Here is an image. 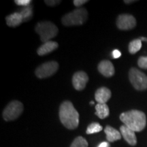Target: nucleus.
<instances>
[{
  "label": "nucleus",
  "mask_w": 147,
  "mask_h": 147,
  "mask_svg": "<svg viewBox=\"0 0 147 147\" xmlns=\"http://www.w3.org/2000/svg\"><path fill=\"white\" fill-rule=\"evenodd\" d=\"M102 126L99 123H92L87 127L86 133L87 134H93L95 133H98L102 130Z\"/></svg>",
  "instance_id": "obj_19"
},
{
  "label": "nucleus",
  "mask_w": 147,
  "mask_h": 147,
  "mask_svg": "<svg viewBox=\"0 0 147 147\" xmlns=\"http://www.w3.org/2000/svg\"><path fill=\"white\" fill-rule=\"evenodd\" d=\"M90 104H92V105H93V104H94L95 103H94V102H93V101H91V102H90Z\"/></svg>",
  "instance_id": "obj_28"
},
{
  "label": "nucleus",
  "mask_w": 147,
  "mask_h": 147,
  "mask_svg": "<svg viewBox=\"0 0 147 147\" xmlns=\"http://www.w3.org/2000/svg\"><path fill=\"white\" fill-rule=\"evenodd\" d=\"M59 69V64L57 61H51L40 65L36 69V76L39 78H45L54 75Z\"/></svg>",
  "instance_id": "obj_7"
},
{
  "label": "nucleus",
  "mask_w": 147,
  "mask_h": 147,
  "mask_svg": "<svg viewBox=\"0 0 147 147\" xmlns=\"http://www.w3.org/2000/svg\"><path fill=\"white\" fill-rule=\"evenodd\" d=\"M19 13L21 14L22 17L23 18V21H27L32 18L33 16V7L32 5L23 7L21 9Z\"/></svg>",
  "instance_id": "obj_18"
},
{
  "label": "nucleus",
  "mask_w": 147,
  "mask_h": 147,
  "mask_svg": "<svg viewBox=\"0 0 147 147\" xmlns=\"http://www.w3.org/2000/svg\"><path fill=\"white\" fill-rule=\"evenodd\" d=\"M88 1L87 0H74V1H73L74 3V5H75V6L76 7H80L81 6V5H84V3H87Z\"/></svg>",
  "instance_id": "obj_24"
},
{
  "label": "nucleus",
  "mask_w": 147,
  "mask_h": 147,
  "mask_svg": "<svg viewBox=\"0 0 147 147\" xmlns=\"http://www.w3.org/2000/svg\"><path fill=\"white\" fill-rule=\"evenodd\" d=\"M88 142L85 138L82 136L76 137L74 140L70 147H88Z\"/></svg>",
  "instance_id": "obj_20"
},
{
  "label": "nucleus",
  "mask_w": 147,
  "mask_h": 147,
  "mask_svg": "<svg viewBox=\"0 0 147 147\" xmlns=\"http://www.w3.org/2000/svg\"><path fill=\"white\" fill-rule=\"evenodd\" d=\"M141 47H142V40L140 39L134 40L129 44V52L131 54H135L140 50Z\"/></svg>",
  "instance_id": "obj_17"
},
{
  "label": "nucleus",
  "mask_w": 147,
  "mask_h": 147,
  "mask_svg": "<svg viewBox=\"0 0 147 147\" xmlns=\"http://www.w3.org/2000/svg\"><path fill=\"white\" fill-rule=\"evenodd\" d=\"M129 79L133 87L138 91L147 89V76L135 67L129 71Z\"/></svg>",
  "instance_id": "obj_5"
},
{
  "label": "nucleus",
  "mask_w": 147,
  "mask_h": 147,
  "mask_svg": "<svg viewBox=\"0 0 147 147\" xmlns=\"http://www.w3.org/2000/svg\"><path fill=\"white\" fill-rule=\"evenodd\" d=\"M109 146H110L109 143L106 142H103L101 143V144H99L97 147H109Z\"/></svg>",
  "instance_id": "obj_26"
},
{
  "label": "nucleus",
  "mask_w": 147,
  "mask_h": 147,
  "mask_svg": "<svg viewBox=\"0 0 147 147\" xmlns=\"http://www.w3.org/2000/svg\"><path fill=\"white\" fill-rule=\"evenodd\" d=\"M88 80H89V77L84 71H77L73 75L72 77L74 87L77 91H82L85 88Z\"/></svg>",
  "instance_id": "obj_9"
},
{
  "label": "nucleus",
  "mask_w": 147,
  "mask_h": 147,
  "mask_svg": "<svg viewBox=\"0 0 147 147\" xmlns=\"http://www.w3.org/2000/svg\"><path fill=\"white\" fill-rule=\"evenodd\" d=\"M121 53L119 50H114L113 52V57L114 59H118L121 57Z\"/></svg>",
  "instance_id": "obj_25"
},
{
  "label": "nucleus",
  "mask_w": 147,
  "mask_h": 147,
  "mask_svg": "<svg viewBox=\"0 0 147 147\" xmlns=\"http://www.w3.org/2000/svg\"><path fill=\"white\" fill-rule=\"evenodd\" d=\"M134 1H124V2L126 3H129L131 2H134Z\"/></svg>",
  "instance_id": "obj_27"
},
{
  "label": "nucleus",
  "mask_w": 147,
  "mask_h": 147,
  "mask_svg": "<svg viewBox=\"0 0 147 147\" xmlns=\"http://www.w3.org/2000/svg\"><path fill=\"white\" fill-rule=\"evenodd\" d=\"M5 21L8 26L12 27H17L24 22L23 18L19 12H14L8 15L5 18Z\"/></svg>",
  "instance_id": "obj_15"
},
{
  "label": "nucleus",
  "mask_w": 147,
  "mask_h": 147,
  "mask_svg": "<svg viewBox=\"0 0 147 147\" xmlns=\"http://www.w3.org/2000/svg\"><path fill=\"white\" fill-rule=\"evenodd\" d=\"M112 93L109 89L105 87L99 88L95 93V101L98 104H106L111 97Z\"/></svg>",
  "instance_id": "obj_12"
},
{
  "label": "nucleus",
  "mask_w": 147,
  "mask_h": 147,
  "mask_svg": "<svg viewBox=\"0 0 147 147\" xmlns=\"http://www.w3.org/2000/svg\"><path fill=\"white\" fill-rule=\"evenodd\" d=\"M35 30L44 43L51 41V39L57 36L59 32L57 27L50 21L40 22L36 25Z\"/></svg>",
  "instance_id": "obj_4"
},
{
  "label": "nucleus",
  "mask_w": 147,
  "mask_h": 147,
  "mask_svg": "<svg viewBox=\"0 0 147 147\" xmlns=\"http://www.w3.org/2000/svg\"><path fill=\"white\" fill-rule=\"evenodd\" d=\"M14 2H15L16 5H20V6L26 7L30 5L32 1L31 0H15Z\"/></svg>",
  "instance_id": "obj_22"
},
{
  "label": "nucleus",
  "mask_w": 147,
  "mask_h": 147,
  "mask_svg": "<svg viewBox=\"0 0 147 147\" xmlns=\"http://www.w3.org/2000/svg\"><path fill=\"white\" fill-rule=\"evenodd\" d=\"M88 12L85 8H77L64 15L61 18L63 25L67 27L82 25L87 20Z\"/></svg>",
  "instance_id": "obj_3"
},
{
  "label": "nucleus",
  "mask_w": 147,
  "mask_h": 147,
  "mask_svg": "<svg viewBox=\"0 0 147 147\" xmlns=\"http://www.w3.org/2000/svg\"><path fill=\"white\" fill-rule=\"evenodd\" d=\"M121 136L123 137L125 140L131 146H135L137 144V138L135 131L131 130L125 125H122L120 127Z\"/></svg>",
  "instance_id": "obj_10"
},
{
  "label": "nucleus",
  "mask_w": 147,
  "mask_h": 147,
  "mask_svg": "<svg viewBox=\"0 0 147 147\" xmlns=\"http://www.w3.org/2000/svg\"><path fill=\"white\" fill-rule=\"evenodd\" d=\"M45 3L49 6H55V5L59 4L61 2V1H58V0H47V1H45Z\"/></svg>",
  "instance_id": "obj_23"
},
{
  "label": "nucleus",
  "mask_w": 147,
  "mask_h": 147,
  "mask_svg": "<svg viewBox=\"0 0 147 147\" xmlns=\"http://www.w3.org/2000/svg\"><path fill=\"white\" fill-rule=\"evenodd\" d=\"M104 132H105L106 139L108 142H113L121 139V134L113 127L107 125L104 129Z\"/></svg>",
  "instance_id": "obj_14"
},
{
  "label": "nucleus",
  "mask_w": 147,
  "mask_h": 147,
  "mask_svg": "<svg viewBox=\"0 0 147 147\" xmlns=\"http://www.w3.org/2000/svg\"><path fill=\"white\" fill-rule=\"evenodd\" d=\"M138 65L140 68L147 69V57H140L138 60Z\"/></svg>",
  "instance_id": "obj_21"
},
{
  "label": "nucleus",
  "mask_w": 147,
  "mask_h": 147,
  "mask_svg": "<svg viewBox=\"0 0 147 147\" xmlns=\"http://www.w3.org/2000/svg\"><path fill=\"white\" fill-rule=\"evenodd\" d=\"M58 47L59 45L57 42L51 40V41L45 42L43 45L40 46L37 50V53L40 56H43V55H47L53 52V51L56 50Z\"/></svg>",
  "instance_id": "obj_13"
},
{
  "label": "nucleus",
  "mask_w": 147,
  "mask_h": 147,
  "mask_svg": "<svg viewBox=\"0 0 147 147\" xmlns=\"http://www.w3.org/2000/svg\"><path fill=\"white\" fill-rule=\"evenodd\" d=\"M120 120L134 131H141L146 125V117L140 110H131L125 112L120 115Z\"/></svg>",
  "instance_id": "obj_2"
},
{
  "label": "nucleus",
  "mask_w": 147,
  "mask_h": 147,
  "mask_svg": "<svg viewBox=\"0 0 147 147\" xmlns=\"http://www.w3.org/2000/svg\"><path fill=\"white\" fill-rule=\"evenodd\" d=\"M95 115L101 119L108 117L110 114V110L106 104H97L95 106Z\"/></svg>",
  "instance_id": "obj_16"
},
{
  "label": "nucleus",
  "mask_w": 147,
  "mask_h": 147,
  "mask_svg": "<svg viewBox=\"0 0 147 147\" xmlns=\"http://www.w3.org/2000/svg\"><path fill=\"white\" fill-rule=\"evenodd\" d=\"M117 26L121 30H130L136 26V20L131 14H120L117 18Z\"/></svg>",
  "instance_id": "obj_8"
},
{
  "label": "nucleus",
  "mask_w": 147,
  "mask_h": 147,
  "mask_svg": "<svg viewBox=\"0 0 147 147\" xmlns=\"http://www.w3.org/2000/svg\"><path fill=\"white\" fill-rule=\"evenodd\" d=\"M59 119L61 123L69 129H75L79 125V114L69 101H65L59 108Z\"/></svg>",
  "instance_id": "obj_1"
},
{
  "label": "nucleus",
  "mask_w": 147,
  "mask_h": 147,
  "mask_svg": "<svg viewBox=\"0 0 147 147\" xmlns=\"http://www.w3.org/2000/svg\"><path fill=\"white\" fill-rule=\"evenodd\" d=\"M23 110V104L21 102L17 100L12 101L3 110V118L6 121L15 120L19 117Z\"/></svg>",
  "instance_id": "obj_6"
},
{
  "label": "nucleus",
  "mask_w": 147,
  "mask_h": 147,
  "mask_svg": "<svg viewBox=\"0 0 147 147\" xmlns=\"http://www.w3.org/2000/svg\"><path fill=\"white\" fill-rule=\"evenodd\" d=\"M98 71L103 76L111 77L115 74V67L113 64L108 60H103L99 63L97 67Z\"/></svg>",
  "instance_id": "obj_11"
}]
</instances>
